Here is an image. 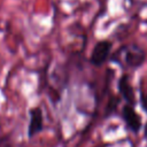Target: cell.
Wrapping results in <instances>:
<instances>
[{
  "label": "cell",
  "instance_id": "obj_1",
  "mask_svg": "<svg viewBox=\"0 0 147 147\" xmlns=\"http://www.w3.org/2000/svg\"><path fill=\"white\" fill-rule=\"evenodd\" d=\"M146 59H147L146 51L141 46L136 44H130V45L121 46L113 54H110L109 61L118 65L134 70L141 68L146 62Z\"/></svg>",
  "mask_w": 147,
  "mask_h": 147
},
{
  "label": "cell",
  "instance_id": "obj_2",
  "mask_svg": "<svg viewBox=\"0 0 147 147\" xmlns=\"http://www.w3.org/2000/svg\"><path fill=\"white\" fill-rule=\"evenodd\" d=\"M113 42L108 39H102L95 42L90 55V63L96 68L105 64L111 54Z\"/></svg>",
  "mask_w": 147,
  "mask_h": 147
},
{
  "label": "cell",
  "instance_id": "obj_3",
  "mask_svg": "<svg viewBox=\"0 0 147 147\" xmlns=\"http://www.w3.org/2000/svg\"><path fill=\"white\" fill-rule=\"evenodd\" d=\"M121 117L124 121L127 130H130L133 133H138L140 129L142 127V121L141 116L136 111L134 107L130 105H124L121 110Z\"/></svg>",
  "mask_w": 147,
  "mask_h": 147
},
{
  "label": "cell",
  "instance_id": "obj_4",
  "mask_svg": "<svg viewBox=\"0 0 147 147\" xmlns=\"http://www.w3.org/2000/svg\"><path fill=\"white\" fill-rule=\"evenodd\" d=\"M117 90L121 98L125 101V105H130L134 107L137 105V98L133 86L130 83V78L127 74H123L117 82Z\"/></svg>",
  "mask_w": 147,
  "mask_h": 147
},
{
  "label": "cell",
  "instance_id": "obj_5",
  "mask_svg": "<svg viewBox=\"0 0 147 147\" xmlns=\"http://www.w3.org/2000/svg\"><path fill=\"white\" fill-rule=\"evenodd\" d=\"M44 130V114L40 107H32L29 110V125L28 137L33 138Z\"/></svg>",
  "mask_w": 147,
  "mask_h": 147
},
{
  "label": "cell",
  "instance_id": "obj_6",
  "mask_svg": "<svg viewBox=\"0 0 147 147\" xmlns=\"http://www.w3.org/2000/svg\"><path fill=\"white\" fill-rule=\"evenodd\" d=\"M139 103L145 113H147V93L142 90L139 91Z\"/></svg>",
  "mask_w": 147,
  "mask_h": 147
},
{
  "label": "cell",
  "instance_id": "obj_7",
  "mask_svg": "<svg viewBox=\"0 0 147 147\" xmlns=\"http://www.w3.org/2000/svg\"><path fill=\"white\" fill-rule=\"evenodd\" d=\"M117 102H118V100L113 96L111 101H109V103H108V106H107V110H106V115H107V116L115 111V109H116V107H117Z\"/></svg>",
  "mask_w": 147,
  "mask_h": 147
},
{
  "label": "cell",
  "instance_id": "obj_8",
  "mask_svg": "<svg viewBox=\"0 0 147 147\" xmlns=\"http://www.w3.org/2000/svg\"><path fill=\"white\" fill-rule=\"evenodd\" d=\"M0 147H14L13 141L10 140L9 136H2V137H0Z\"/></svg>",
  "mask_w": 147,
  "mask_h": 147
},
{
  "label": "cell",
  "instance_id": "obj_9",
  "mask_svg": "<svg viewBox=\"0 0 147 147\" xmlns=\"http://www.w3.org/2000/svg\"><path fill=\"white\" fill-rule=\"evenodd\" d=\"M144 138L147 139V122L144 124Z\"/></svg>",
  "mask_w": 147,
  "mask_h": 147
}]
</instances>
